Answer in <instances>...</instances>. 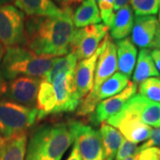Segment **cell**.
Instances as JSON below:
<instances>
[{
	"label": "cell",
	"mask_w": 160,
	"mask_h": 160,
	"mask_svg": "<svg viewBox=\"0 0 160 160\" xmlns=\"http://www.w3.org/2000/svg\"><path fill=\"white\" fill-rule=\"evenodd\" d=\"M72 7L62 8L56 16L25 18L24 47L38 56L62 57L68 54L75 33Z\"/></svg>",
	"instance_id": "6da1fadb"
},
{
	"label": "cell",
	"mask_w": 160,
	"mask_h": 160,
	"mask_svg": "<svg viewBox=\"0 0 160 160\" xmlns=\"http://www.w3.org/2000/svg\"><path fill=\"white\" fill-rule=\"evenodd\" d=\"M72 143L68 124H43L31 132L24 160H62Z\"/></svg>",
	"instance_id": "7a4b0ae2"
},
{
	"label": "cell",
	"mask_w": 160,
	"mask_h": 160,
	"mask_svg": "<svg viewBox=\"0 0 160 160\" xmlns=\"http://www.w3.org/2000/svg\"><path fill=\"white\" fill-rule=\"evenodd\" d=\"M55 59L56 57L38 56L24 46H12L6 48L0 70L8 81L21 76L43 79Z\"/></svg>",
	"instance_id": "3957f363"
},
{
	"label": "cell",
	"mask_w": 160,
	"mask_h": 160,
	"mask_svg": "<svg viewBox=\"0 0 160 160\" xmlns=\"http://www.w3.org/2000/svg\"><path fill=\"white\" fill-rule=\"evenodd\" d=\"M36 108L26 107L7 99H0V133L7 141L28 132L38 120Z\"/></svg>",
	"instance_id": "277c9868"
},
{
	"label": "cell",
	"mask_w": 160,
	"mask_h": 160,
	"mask_svg": "<svg viewBox=\"0 0 160 160\" xmlns=\"http://www.w3.org/2000/svg\"><path fill=\"white\" fill-rule=\"evenodd\" d=\"M81 160H105L99 132L79 121L68 123Z\"/></svg>",
	"instance_id": "5b68a950"
},
{
	"label": "cell",
	"mask_w": 160,
	"mask_h": 160,
	"mask_svg": "<svg viewBox=\"0 0 160 160\" xmlns=\"http://www.w3.org/2000/svg\"><path fill=\"white\" fill-rule=\"evenodd\" d=\"M0 42L6 48L25 44L24 13L11 4L0 6Z\"/></svg>",
	"instance_id": "8992f818"
},
{
	"label": "cell",
	"mask_w": 160,
	"mask_h": 160,
	"mask_svg": "<svg viewBox=\"0 0 160 160\" xmlns=\"http://www.w3.org/2000/svg\"><path fill=\"white\" fill-rule=\"evenodd\" d=\"M108 30L109 28L102 23L76 29L69 51L79 61L91 57L107 37Z\"/></svg>",
	"instance_id": "52a82bcc"
},
{
	"label": "cell",
	"mask_w": 160,
	"mask_h": 160,
	"mask_svg": "<svg viewBox=\"0 0 160 160\" xmlns=\"http://www.w3.org/2000/svg\"><path fill=\"white\" fill-rule=\"evenodd\" d=\"M129 78L121 73H115L106 79L95 91H91L80 102L77 109L78 117L90 116L95 109L97 104L108 98L119 93L129 84Z\"/></svg>",
	"instance_id": "ba28073f"
},
{
	"label": "cell",
	"mask_w": 160,
	"mask_h": 160,
	"mask_svg": "<svg viewBox=\"0 0 160 160\" xmlns=\"http://www.w3.org/2000/svg\"><path fill=\"white\" fill-rule=\"evenodd\" d=\"M42 79L21 76L9 80L6 85L5 97L9 101L29 108H36L38 92Z\"/></svg>",
	"instance_id": "9c48e42d"
},
{
	"label": "cell",
	"mask_w": 160,
	"mask_h": 160,
	"mask_svg": "<svg viewBox=\"0 0 160 160\" xmlns=\"http://www.w3.org/2000/svg\"><path fill=\"white\" fill-rule=\"evenodd\" d=\"M137 89L136 84L133 82H129L126 88L119 93L98 103L93 112L89 116L88 119L94 126L103 124L105 121L118 115L124 109L127 102L136 95Z\"/></svg>",
	"instance_id": "30bf717a"
},
{
	"label": "cell",
	"mask_w": 160,
	"mask_h": 160,
	"mask_svg": "<svg viewBox=\"0 0 160 160\" xmlns=\"http://www.w3.org/2000/svg\"><path fill=\"white\" fill-rule=\"evenodd\" d=\"M75 71L58 76L52 83L56 95L55 113L72 112L78 108L81 99L78 97L74 78Z\"/></svg>",
	"instance_id": "8fae6325"
},
{
	"label": "cell",
	"mask_w": 160,
	"mask_h": 160,
	"mask_svg": "<svg viewBox=\"0 0 160 160\" xmlns=\"http://www.w3.org/2000/svg\"><path fill=\"white\" fill-rule=\"evenodd\" d=\"M120 112L130 115L150 127L160 128V103L151 102L141 94L130 99Z\"/></svg>",
	"instance_id": "7c38bea8"
},
{
	"label": "cell",
	"mask_w": 160,
	"mask_h": 160,
	"mask_svg": "<svg viewBox=\"0 0 160 160\" xmlns=\"http://www.w3.org/2000/svg\"><path fill=\"white\" fill-rule=\"evenodd\" d=\"M107 124L118 128L126 141L136 144L147 141L153 130L137 118L121 112L107 120Z\"/></svg>",
	"instance_id": "4fadbf2b"
},
{
	"label": "cell",
	"mask_w": 160,
	"mask_h": 160,
	"mask_svg": "<svg viewBox=\"0 0 160 160\" xmlns=\"http://www.w3.org/2000/svg\"><path fill=\"white\" fill-rule=\"evenodd\" d=\"M102 49L103 41L91 57L81 60L77 64L74 73L75 86L77 93L80 99L86 97L93 87L98 58Z\"/></svg>",
	"instance_id": "5bb4252c"
},
{
	"label": "cell",
	"mask_w": 160,
	"mask_h": 160,
	"mask_svg": "<svg viewBox=\"0 0 160 160\" xmlns=\"http://www.w3.org/2000/svg\"><path fill=\"white\" fill-rule=\"evenodd\" d=\"M118 69L117 47L109 35L103 40V49L98 58L93 87L92 91H95L106 79L115 74Z\"/></svg>",
	"instance_id": "9a60e30c"
},
{
	"label": "cell",
	"mask_w": 160,
	"mask_h": 160,
	"mask_svg": "<svg viewBox=\"0 0 160 160\" xmlns=\"http://www.w3.org/2000/svg\"><path fill=\"white\" fill-rule=\"evenodd\" d=\"M159 26V22L155 15L135 16L132 29V42L142 49L152 48Z\"/></svg>",
	"instance_id": "2e32d148"
},
{
	"label": "cell",
	"mask_w": 160,
	"mask_h": 160,
	"mask_svg": "<svg viewBox=\"0 0 160 160\" xmlns=\"http://www.w3.org/2000/svg\"><path fill=\"white\" fill-rule=\"evenodd\" d=\"M116 47L118 69H119L121 74L130 78L137 61V48L129 38L117 41Z\"/></svg>",
	"instance_id": "e0dca14e"
},
{
	"label": "cell",
	"mask_w": 160,
	"mask_h": 160,
	"mask_svg": "<svg viewBox=\"0 0 160 160\" xmlns=\"http://www.w3.org/2000/svg\"><path fill=\"white\" fill-rule=\"evenodd\" d=\"M13 4L27 16H56L62 12L52 0H13Z\"/></svg>",
	"instance_id": "ac0fdd59"
},
{
	"label": "cell",
	"mask_w": 160,
	"mask_h": 160,
	"mask_svg": "<svg viewBox=\"0 0 160 160\" xmlns=\"http://www.w3.org/2000/svg\"><path fill=\"white\" fill-rule=\"evenodd\" d=\"M133 21V12L129 5L115 12L113 22L109 28L111 38L118 41L128 38L132 29Z\"/></svg>",
	"instance_id": "d6986e66"
},
{
	"label": "cell",
	"mask_w": 160,
	"mask_h": 160,
	"mask_svg": "<svg viewBox=\"0 0 160 160\" xmlns=\"http://www.w3.org/2000/svg\"><path fill=\"white\" fill-rule=\"evenodd\" d=\"M73 23L78 29L90 25L99 24L102 22L100 10L96 0H83L79 6L73 12Z\"/></svg>",
	"instance_id": "ffe728a7"
},
{
	"label": "cell",
	"mask_w": 160,
	"mask_h": 160,
	"mask_svg": "<svg viewBox=\"0 0 160 160\" xmlns=\"http://www.w3.org/2000/svg\"><path fill=\"white\" fill-rule=\"evenodd\" d=\"M98 132L102 142L105 160H114L118 149L125 141L124 136L118 129L104 123L101 125Z\"/></svg>",
	"instance_id": "44dd1931"
},
{
	"label": "cell",
	"mask_w": 160,
	"mask_h": 160,
	"mask_svg": "<svg viewBox=\"0 0 160 160\" xmlns=\"http://www.w3.org/2000/svg\"><path fill=\"white\" fill-rule=\"evenodd\" d=\"M56 108V95L52 84L42 80L36 102V109L38 110V118L43 119L46 116L53 115Z\"/></svg>",
	"instance_id": "7402d4cb"
},
{
	"label": "cell",
	"mask_w": 160,
	"mask_h": 160,
	"mask_svg": "<svg viewBox=\"0 0 160 160\" xmlns=\"http://www.w3.org/2000/svg\"><path fill=\"white\" fill-rule=\"evenodd\" d=\"M160 73L156 68L153 59L150 55V50L142 49L137 57L135 68L132 74V82L140 85L149 78H158Z\"/></svg>",
	"instance_id": "603a6c76"
},
{
	"label": "cell",
	"mask_w": 160,
	"mask_h": 160,
	"mask_svg": "<svg viewBox=\"0 0 160 160\" xmlns=\"http://www.w3.org/2000/svg\"><path fill=\"white\" fill-rule=\"evenodd\" d=\"M28 132L7 140L0 153V160H24L28 143Z\"/></svg>",
	"instance_id": "cb8c5ba5"
},
{
	"label": "cell",
	"mask_w": 160,
	"mask_h": 160,
	"mask_svg": "<svg viewBox=\"0 0 160 160\" xmlns=\"http://www.w3.org/2000/svg\"><path fill=\"white\" fill-rule=\"evenodd\" d=\"M78 61V58L71 52H69L68 54L62 57L56 58L50 70L46 73L42 80L47 81L52 84L58 76L75 71Z\"/></svg>",
	"instance_id": "d4e9b609"
},
{
	"label": "cell",
	"mask_w": 160,
	"mask_h": 160,
	"mask_svg": "<svg viewBox=\"0 0 160 160\" xmlns=\"http://www.w3.org/2000/svg\"><path fill=\"white\" fill-rule=\"evenodd\" d=\"M140 94L151 102L160 103V78H149L139 85Z\"/></svg>",
	"instance_id": "484cf974"
},
{
	"label": "cell",
	"mask_w": 160,
	"mask_h": 160,
	"mask_svg": "<svg viewBox=\"0 0 160 160\" xmlns=\"http://www.w3.org/2000/svg\"><path fill=\"white\" fill-rule=\"evenodd\" d=\"M130 3L136 16L155 15L160 7V0H130Z\"/></svg>",
	"instance_id": "4316f807"
},
{
	"label": "cell",
	"mask_w": 160,
	"mask_h": 160,
	"mask_svg": "<svg viewBox=\"0 0 160 160\" xmlns=\"http://www.w3.org/2000/svg\"><path fill=\"white\" fill-rule=\"evenodd\" d=\"M103 24L110 27L115 15L114 0H96Z\"/></svg>",
	"instance_id": "83f0119b"
},
{
	"label": "cell",
	"mask_w": 160,
	"mask_h": 160,
	"mask_svg": "<svg viewBox=\"0 0 160 160\" xmlns=\"http://www.w3.org/2000/svg\"><path fill=\"white\" fill-rule=\"evenodd\" d=\"M138 148L139 147L136 143L125 140L116 155L114 160H124L136 156L138 153Z\"/></svg>",
	"instance_id": "f1b7e54d"
},
{
	"label": "cell",
	"mask_w": 160,
	"mask_h": 160,
	"mask_svg": "<svg viewBox=\"0 0 160 160\" xmlns=\"http://www.w3.org/2000/svg\"><path fill=\"white\" fill-rule=\"evenodd\" d=\"M136 158L137 160H160V148L150 147L140 150Z\"/></svg>",
	"instance_id": "f546056e"
},
{
	"label": "cell",
	"mask_w": 160,
	"mask_h": 160,
	"mask_svg": "<svg viewBox=\"0 0 160 160\" xmlns=\"http://www.w3.org/2000/svg\"><path fill=\"white\" fill-rule=\"evenodd\" d=\"M150 147H158L160 148V128H157L152 130V132L150 134L149 138L145 141L144 142L139 146L138 148V152L140 150L147 149V148H150Z\"/></svg>",
	"instance_id": "4dcf8cb0"
},
{
	"label": "cell",
	"mask_w": 160,
	"mask_h": 160,
	"mask_svg": "<svg viewBox=\"0 0 160 160\" xmlns=\"http://www.w3.org/2000/svg\"><path fill=\"white\" fill-rule=\"evenodd\" d=\"M150 55L153 59L156 68L158 70V72H160V49H153L150 51Z\"/></svg>",
	"instance_id": "1f68e13d"
},
{
	"label": "cell",
	"mask_w": 160,
	"mask_h": 160,
	"mask_svg": "<svg viewBox=\"0 0 160 160\" xmlns=\"http://www.w3.org/2000/svg\"><path fill=\"white\" fill-rule=\"evenodd\" d=\"M57 3L59 6L62 8H67V7H71L72 6L78 3V0H53Z\"/></svg>",
	"instance_id": "d6a6232c"
},
{
	"label": "cell",
	"mask_w": 160,
	"mask_h": 160,
	"mask_svg": "<svg viewBox=\"0 0 160 160\" xmlns=\"http://www.w3.org/2000/svg\"><path fill=\"white\" fill-rule=\"evenodd\" d=\"M6 85H7V82H6V78H4V76L2 74L1 70H0V99L6 92Z\"/></svg>",
	"instance_id": "836d02e7"
},
{
	"label": "cell",
	"mask_w": 160,
	"mask_h": 160,
	"mask_svg": "<svg viewBox=\"0 0 160 160\" xmlns=\"http://www.w3.org/2000/svg\"><path fill=\"white\" fill-rule=\"evenodd\" d=\"M130 3V0H114V11L117 12L120 8L124 6H128Z\"/></svg>",
	"instance_id": "e575fe53"
},
{
	"label": "cell",
	"mask_w": 160,
	"mask_h": 160,
	"mask_svg": "<svg viewBox=\"0 0 160 160\" xmlns=\"http://www.w3.org/2000/svg\"><path fill=\"white\" fill-rule=\"evenodd\" d=\"M66 160H81L80 159L79 154H78V149H77V148L75 147L74 145H73V147H72V149H71V151H70V153H69L68 158Z\"/></svg>",
	"instance_id": "d590c367"
},
{
	"label": "cell",
	"mask_w": 160,
	"mask_h": 160,
	"mask_svg": "<svg viewBox=\"0 0 160 160\" xmlns=\"http://www.w3.org/2000/svg\"><path fill=\"white\" fill-rule=\"evenodd\" d=\"M153 47L156 49H160V26L158 31H157V34L155 37L154 43H153Z\"/></svg>",
	"instance_id": "8d00e7d4"
},
{
	"label": "cell",
	"mask_w": 160,
	"mask_h": 160,
	"mask_svg": "<svg viewBox=\"0 0 160 160\" xmlns=\"http://www.w3.org/2000/svg\"><path fill=\"white\" fill-rule=\"evenodd\" d=\"M6 48L5 47V46L0 42V65H1V62H2V60L4 58V55L6 53Z\"/></svg>",
	"instance_id": "74e56055"
},
{
	"label": "cell",
	"mask_w": 160,
	"mask_h": 160,
	"mask_svg": "<svg viewBox=\"0 0 160 160\" xmlns=\"http://www.w3.org/2000/svg\"><path fill=\"white\" fill-rule=\"evenodd\" d=\"M6 140L3 138V136L1 135V133H0V153H1V150L3 149V147L5 146V143H6Z\"/></svg>",
	"instance_id": "f35d334b"
},
{
	"label": "cell",
	"mask_w": 160,
	"mask_h": 160,
	"mask_svg": "<svg viewBox=\"0 0 160 160\" xmlns=\"http://www.w3.org/2000/svg\"><path fill=\"white\" fill-rule=\"evenodd\" d=\"M12 1H13V0H0V6L6 5V4H9Z\"/></svg>",
	"instance_id": "ab89813d"
},
{
	"label": "cell",
	"mask_w": 160,
	"mask_h": 160,
	"mask_svg": "<svg viewBox=\"0 0 160 160\" xmlns=\"http://www.w3.org/2000/svg\"><path fill=\"white\" fill-rule=\"evenodd\" d=\"M124 160H137V158H136V156H134V157H132V158H126V159Z\"/></svg>",
	"instance_id": "60d3db41"
},
{
	"label": "cell",
	"mask_w": 160,
	"mask_h": 160,
	"mask_svg": "<svg viewBox=\"0 0 160 160\" xmlns=\"http://www.w3.org/2000/svg\"><path fill=\"white\" fill-rule=\"evenodd\" d=\"M158 22H159V24H160V7H159V10H158Z\"/></svg>",
	"instance_id": "b9f144b4"
},
{
	"label": "cell",
	"mask_w": 160,
	"mask_h": 160,
	"mask_svg": "<svg viewBox=\"0 0 160 160\" xmlns=\"http://www.w3.org/2000/svg\"><path fill=\"white\" fill-rule=\"evenodd\" d=\"M78 1H79V2H80V1H82V0H78Z\"/></svg>",
	"instance_id": "7bdbcfd3"
}]
</instances>
